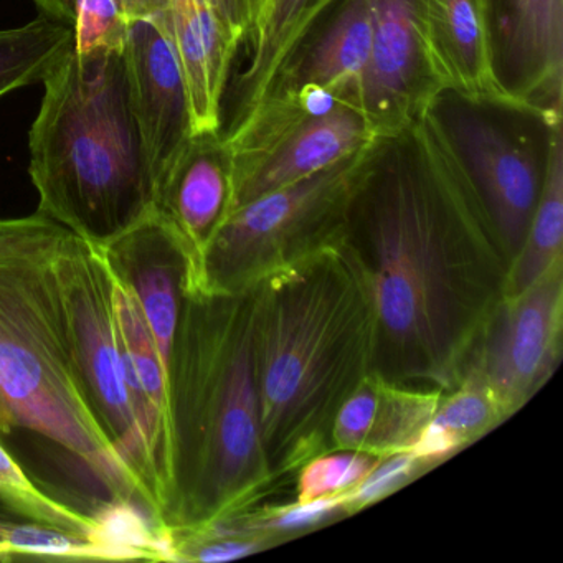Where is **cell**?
Masks as SVG:
<instances>
[{
	"mask_svg": "<svg viewBox=\"0 0 563 563\" xmlns=\"http://www.w3.org/2000/svg\"><path fill=\"white\" fill-rule=\"evenodd\" d=\"M423 118L473 187L514 263L563 137L562 108L441 90Z\"/></svg>",
	"mask_w": 563,
	"mask_h": 563,
	"instance_id": "6",
	"label": "cell"
},
{
	"mask_svg": "<svg viewBox=\"0 0 563 563\" xmlns=\"http://www.w3.org/2000/svg\"><path fill=\"white\" fill-rule=\"evenodd\" d=\"M124 60L134 118L157 189L194 136L186 81L163 18L130 21Z\"/></svg>",
	"mask_w": 563,
	"mask_h": 563,
	"instance_id": "12",
	"label": "cell"
},
{
	"mask_svg": "<svg viewBox=\"0 0 563 563\" xmlns=\"http://www.w3.org/2000/svg\"><path fill=\"white\" fill-rule=\"evenodd\" d=\"M506 420L493 395L474 380H463L444 394L431 421L453 434L461 446L493 430Z\"/></svg>",
	"mask_w": 563,
	"mask_h": 563,
	"instance_id": "23",
	"label": "cell"
},
{
	"mask_svg": "<svg viewBox=\"0 0 563 563\" xmlns=\"http://www.w3.org/2000/svg\"><path fill=\"white\" fill-rule=\"evenodd\" d=\"M67 233L38 210L0 220V408L9 430L25 428L57 444L110 503L146 514L140 484L98 420L75 361L57 273Z\"/></svg>",
	"mask_w": 563,
	"mask_h": 563,
	"instance_id": "4",
	"label": "cell"
},
{
	"mask_svg": "<svg viewBox=\"0 0 563 563\" xmlns=\"http://www.w3.org/2000/svg\"><path fill=\"white\" fill-rule=\"evenodd\" d=\"M371 47L372 0H338L289 48L262 100L316 87L344 91L361 104Z\"/></svg>",
	"mask_w": 563,
	"mask_h": 563,
	"instance_id": "16",
	"label": "cell"
},
{
	"mask_svg": "<svg viewBox=\"0 0 563 563\" xmlns=\"http://www.w3.org/2000/svg\"><path fill=\"white\" fill-rule=\"evenodd\" d=\"M186 81L194 134L222 130V103L239 37L212 0H170L164 15Z\"/></svg>",
	"mask_w": 563,
	"mask_h": 563,
	"instance_id": "17",
	"label": "cell"
},
{
	"mask_svg": "<svg viewBox=\"0 0 563 563\" xmlns=\"http://www.w3.org/2000/svg\"><path fill=\"white\" fill-rule=\"evenodd\" d=\"M11 433L9 430L8 421H5L4 413H2V408H0V434Z\"/></svg>",
	"mask_w": 563,
	"mask_h": 563,
	"instance_id": "32",
	"label": "cell"
},
{
	"mask_svg": "<svg viewBox=\"0 0 563 563\" xmlns=\"http://www.w3.org/2000/svg\"><path fill=\"white\" fill-rule=\"evenodd\" d=\"M342 239L374 296V372L450 394L506 298L512 258L424 118L377 136L349 194Z\"/></svg>",
	"mask_w": 563,
	"mask_h": 563,
	"instance_id": "1",
	"label": "cell"
},
{
	"mask_svg": "<svg viewBox=\"0 0 563 563\" xmlns=\"http://www.w3.org/2000/svg\"><path fill=\"white\" fill-rule=\"evenodd\" d=\"M424 24L443 90L504 97L494 78L487 0H424Z\"/></svg>",
	"mask_w": 563,
	"mask_h": 563,
	"instance_id": "19",
	"label": "cell"
},
{
	"mask_svg": "<svg viewBox=\"0 0 563 563\" xmlns=\"http://www.w3.org/2000/svg\"><path fill=\"white\" fill-rule=\"evenodd\" d=\"M120 2L130 21L164 18L170 4V0H120Z\"/></svg>",
	"mask_w": 563,
	"mask_h": 563,
	"instance_id": "29",
	"label": "cell"
},
{
	"mask_svg": "<svg viewBox=\"0 0 563 563\" xmlns=\"http://www.w3.org/2000/svg\"><path fill=\"white\" fill-rule=\"evenodd\" d=\"M563 137L555 144L545 184L530 222L526 242L510 268L507 295L536 283L563 256Z\"/></svg>",
	"mask_w": 563,
	"mask_h": 563,
	"instance_id": "22",
	"label": "cell"
},
{
	"mask_svg": "<svg viewBox=\"0 0 563 563\" xmlns=\"http://www.w3.org/2000/svg\"><path fill=\"white\" fill-rule=\"evenodd\" d=\"M126 18L120 0H77L74 19V51L78 55L124 52Z\"/></svg>",
	"mask_w": 563,
	"mask_h": 563,
	"instance_id": "25",
	"label": "cell"
},
{
	"mask_svg": "<svg viewBox=\"0 0 563 563\" xmlns=\"http://www.w3.org/2000/svg\"><path fill=\"white\" fill-rule=\"evenodd\" d=\"M41 15L64 22L74 27L75 2L77 0H32Z\"/></svg>",
	"mask_w": 563,
	"mask_h": 563,
	"instance_id": "30",
	"label": "cell"
},
{
	"mask_svg": "<svg viewBox=\"0 0 563 563\" xmlns=\"http://www.w3.org/2000/svg\"><path fill=\"white\" fill-rule=\"evenodd\" d=\"M29 133L38 212L103 246L154 210L153 173L124 52L67 57L44 80Z\"/></svg>",
	"mask_w": 563,
	"mask_h": 563,
	"instance_id": "5",
	"label": "cell"
},
{
	"mask_svg": "<svg viewBox=\"0 0 563 563\" xmlns=\"http://www.w3.org/2000/svg\"><path fill=\"white\" fill-rule=\"evenodd\" d=\"M367 147L233 209L207 243L189 288L245 291L269 273L341 240L345 203Z\"/></svg>",
	"mask_w": 563,
	"mask_h": 563,
	"instance_id": "7",
	"label": "cell"
},
{
	"mask_svg": "<svg viewBox=\"0 0 563 563\" xmlns=\"http://www.w3.org/2000/svg\"><path fill=\"white\" fill-rule=\"evenodd\" d=\"M490 51L504 97L563 108V0H487Z\"/></svg>",
	"mask_w": 563,
	"mask_h": 563,
	"instance_id": "13",
	"label": "cell"
},
{
	"mask_svg": "<svg viewBox=\"0 0 563 563\" xmlns=\"http://www.w3.org/2000/svg\"><path fill=\"white\" fill-rule=\"evenodd\" d=\"M428 47L424 0H372V47L361 108L375 136L420 121L440 91Z\"/></svg>",
	"mask_w": 563,
	"mask_h": 563,
	"instance_id": "11",
	"label": "cell"
},
{
	"mask_svg": "<svg viewBox=\"0 0 563 563\" xmlns=\"http://www.w3.org/2000/svg\"><path fill=\"white\" fill-rule=\"evenodd\" d=\"M266 4H268V0H266ZM265 9H266V8H265ZM260 22H262V21H260Z\"/></svg>",
	"mask_w": 563,
	"mask_h": 563,
	"instance_id": "33",
	"label": "cell"
},
{
	"mask_svg": "<svg viewBox=\"0 0 563 563\" xmlns=\"http://www.w3.org/2000/svg\"><path fill=\"white\" fill-rule=\"evenodd\" d=\"M563 347V256L519 295L506 296L471 352L463 380L483 385L504 417L552 377Z\"/></svg>",
	"mask_w": 563,
	"mask_h": 563,
	"instance_id": "10",
	"label": "cell"
},
{
	"mask_svg": "<svg viewBox=\"0 0 563 563\" xmlns=\"http://www.w3.org/2000/svg\"><path fill=\"white\" fill-rule=\"evenodd\" d=\"M423 467L424 464L410 451L382 457L354 489L345 493V514L357 512L407 486Z\"/></svg>",
	"mask_w": 563,
	"mask_h": 563,
	"instance_id": "27",
	"label": "cell"
},
{
	"mask_svg": "<svg viewBox=\"0 0 563 563\" xmlns=\"http://www.w3.org/2000/svg\"><path fill=\"white\" fill-rule=\"evenodd\" d=\"M14 519V516H11V514L5 512L2 507H0V533H2V529H4L5 523L9 522V520Z\"/></svg>",
	"mask_w": 563,
	"mask_h": 563,
	"instance_id": "31",
	"label": "cell"
},
{
	"mask_svg": "<svg viewBox=\"0 0 563 563\" xmlns=\"http://www.w3.org/2000/svg\"><path fill=\"white\" fill-rule=\"evenodd\" d=\"M338 0H268L245 68L230 81L222 103V136L235 131L262 100L276 68L298 38Z\"/></svg>",
	"mask_w": 563,
	"mask_h": 563,
	"instance_id": "20",
	"label": "cell"
},
{
	"mask_svg": "<svg viewBox=\"0 0 563 563\" xmlns=\"http://www.w3.org/2000/svg\"><path fill=\"white\" fill-rule=\"evenodd\" d=\"M233 157L220 131L190 137L154 196V213L173 233L189 262V286L196 282L207 243L229 213Z\"/></svg>",
	"mask_w": 563,
	"mask_h": 563,
	"instance_id": "14",
	"label": "cell"
},
{
	"mask_svg": "<svg viewBox=\"0 0 563 563\" xmlns=\"http://www.w3.org/2000/svg\"><path fill=\"white\" fill-rule=\"evenodd\" d=\"M57 273L88 397L114 450L140 484L147 517L156 526V464L128 390L110 266L100 246L68 230L58 252Z\"/></svg>",
	"mask_w": 563,
	"mask_h": 563,
	"instance_id": "9",
	"label": "cell"
},
{
	"mask_svg": "<svg viewBox=\"0 0 563 563\" xmlns=\"http://www.w3.org/2000/svg\"><path fill=\"white\" fill-rule=\"evenodd\" d=\"M443 397L437 388L395 384L372 372L338 411L332 448L378 457L410 451Z\"/></svg>",
	"mask_w": 563,
	"mask_h": 563,
	"instance_id": "18",
	"label": "cell"
},
{
	"mask_svg": "<svg viewBox=\"0 0 563 563\" xmlns=\"http://www.w3.org/2000/svg\"><path fill=\"white\" fill-rule=\"evenodd\" d=\"M345 514V493L331 494V496L316 497V499L299 503L295 500L282 509H273L265 516L250 517L249 514H235L243 527L252 532L266 533V536L282 537L286 533L302 532L314 527L328 523L329 520Z\"/></svg>",
	"mask_w": 563,
	"mask_h": 563,
	"instance_id": "26",
	"label": "cell"
},
{
	"mask_svg": "<svg viewBox=\"0 0 563 563\" xmlns=\"http://www.w3.org/2000/svg\"><path fill=\"white\" fill-rule=\"evenodd\" d=\"M260 427L275 481L334 450L338 411L374 372L377 318L344 239L253 286Z\"/></svg>",
	"mask_w": 563,
	"mask_h": 563,
	"instance_id": "3",
	"label": "cell"
},
{
	"mask_svg": "<svg viewBox=\"0 0 563 563\" xmlns=\"http://www.w3.org/2000/svg\"><path fill=\"white\" fill-rule=\"evenodd\" d=\"M273 484L260 427L253 288H186L167 364L156 532L245 512Z\"/></svg>",
	"mask_w": 563,
	"mask_h": 563,
	"instance_id": "2",
	"label": "cell"
},
{
	"mask_svg": "<svg viewBox=\"0 0 563 563\" xmlns=\"http://www.w3.org/2000/svg\"><path fill=\"white\" fill-rule=\"evenodd\" d=\"M74 51V27L38 15L21 27L0 31V98L35 84Z\"/></svg>",
	"mask_w": 563,
	"mask_h": 563,
	"instance_id": "21",
	"label": "cell"
},
{
	"mask_svg": "<svg viewBox=\"0 0 563 563\" xmlns=\"http://www.w3.org/2000/svg\"><path fill=\"white\" fill-rule=\"evenodd\" d=\"M375 137L361 104L344 91L312 87L263 98L223 136L233 157L229 213L354 156Z\"/></svg>",
	"mask_w": 563,
	"mask_h": 563,
	"instance_id": "8",
	"label": "cell"
},
{
	"mask_svg": "<svg viewBox=\"0 0 563 563\" xmlns=\"http://www.w3.org/2000/svg\"><path fill=\"white\" fill-rule=\"evenodd\" d=\"M382 457L357 450H332L309 460L298 474L296 500L316 499L354 489Z\"/></svg>",
	"mask_w": 563,
	"mask_h": 563,
	"instance_id": "24",
	"label": "cell"
},
{
	"mask_svg": "<svg viewBox=\"0 0 563 563\" xmlns=\"http://www.w3.org/2000/svg\"><path fill=\"white\" fill-rule=\"evenodd\" d=\"M100 249L111 275L140 302L167 368L189 285V262L183 249L154 210Z\"/></svg>",
	"mask_w": 563,
	"mask_h": 563,
	"instance_id": "15",
	"label": "cell"
},
{
	"mask_svg": "<svg viewBox=\"0 0 563 563\" xmlns=\"http://www.w3.org/2000/svg\"><path fill=\"white\" fill-rule=\"evenodd\" d=\"M212 2L235 32L242 48H249L258 32L266 0H212Z\"/></svg>",
	"mask_w": 563,
	"mask_h": 563,
	"instance_id": "28",
	"label": "cell"
}]
</instances>
